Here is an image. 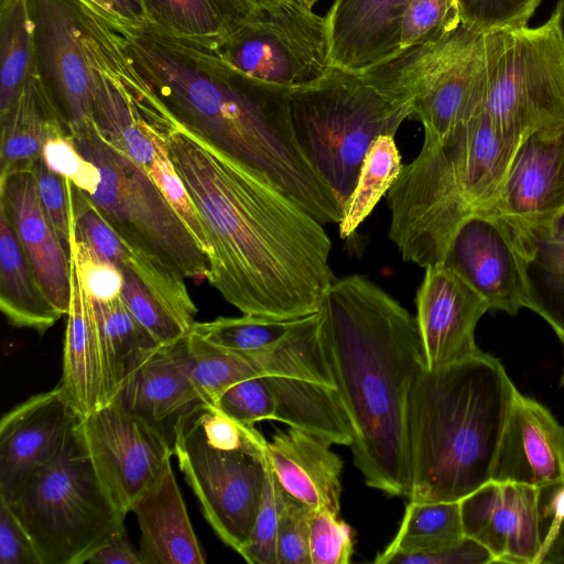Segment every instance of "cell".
<instances>
[{
    "label": "cell",
    "mask_w": 564,
    "mask_h": 564,
    "mask_svg": "<svg viewBox=\"0 0 564 564\" xmlns=\"http://www.w3.org/2000/svg\"><path fill=\"white\" fill-rule=\"evenodd\" d=\"M163 109L153 124L204 225L209 284L245 315L290 321L318 312L336 280L323 224Z\"/></svg>",
    "instance_id": "cell-1"
},
{
    "label": "cell",
    "mask_w": 564,
    "mask_h": 564,
    "mask_svg": "<svg viewBox=\"0 0 564 564\" xmlns=\"http://www.w3.org/2000/svg\"><path fill=\"white\" fill-rule=\"evenodd\" d=\"M110 25L141 78L180 123L258 173L323 225L341 220L343 206L296 139L290 89L249 77L216 48L150 23Z\"/></svg>",
    "instance_id": "cell-2"
},
{
    "label": "cell",
    "mask_w": 564,
    "mask_h": 564,
    "mask_svg": "<svg viewBox=\"0 0 564 564\" xmlns=\"http://www.w3.org/2000/svg\"><path fill=\"white\" fill-rule=\"evenodd\" d=\"M321 336L347 411L354 464L367 486L409 496L408 408L425 366L415 317L369 279H336L321 307Z\"/></svg>",
    "instance_id": "cell-3"
},
{
    "label": "cell",
    "mask_w": 564,
    "mask_h": 564,
    "mask_svg": "<svg viewBox=\"0 0 564 564\" xmlns=\"http://www.w3.org/2000/svg\"><path fill=\"white\" fill-rule=\"evenodd\" d=\"M522 143L505 135L481 109L444 137L424 140L388 192L389 237L406 262H444L464 223L481 218L533 263L508 214L506 191Z\"/></svg>",
    "instance_id": "cell-4"
},
{
    "label": "cell",
    "mask_w": 564,
    "mask_h": 564,
    "mask_svg": "<svg viewBox=\"0 0 564 564\" xmlns=\"http://www.w3.org/2000/svg\"><path fill=\"white\" fill-rule=\"evenodd\" d=\"M486 352L438 369L423 367L409 399L413 501H460L492 478L517 392Z\"/></svg>",
    "instance_id": "cell-5"
},
{
    "label": "cell",
    "mask_w": 564,
    "mask_h": 564,
    "mask_svg": "<svg viewBox=\"0 0 564 564\" xmlns=\"http://www.w3.org/2000/svg\"><path fill=\"white\" fill-rule=\"evenodd\" d=\"M267 441L216 405L202 402L174 432L173 455L218 538L237 553L246 545L262 500Z\"/></svg>",
    "instance_id": "cell-6"
},
{
    "label": "cell",
    "mask_w": 564,
    "mask_h": 564,
    "mask_svg": "<svg viewBox=\"0 0 564 564\" xmlns=\"http://www.w3.org/2000/svg\"><path fill=\"white\" fill-rule=\"evenodd\" d=\"M290 106L300 147L344 209L369 147L380 135H395L412 113L411 104L365 74L335 66L291 90Z\"/></svg>",
    "instance_id": "cell-7"
},
{
    "label": "cell",
    "mask_w": 564,
    "mask_h": 564,
    "mask_svg": "<svg viewBox=\"0 0 564 564\" xmlns=\"http://www.w3.org/2000/svg\"><path fill=\"white\" fill-rule=\"evenodd\" d=\"M76 427L7 502L42 564H85L124 529L127 513L98 479Z\"/></svg>",
    "instance_id": "cell-8"
},
{
    "label": "cell",
    "mask_w": 564,
    "mask_h": 564,
    "mask_svg": "<svg viewBox=\"0 0 564 564\" xmlns=\"http://www.w3.org/2000/svg\"><path fill=\"white\" fill-rule=\"evenodd\" d=\"M505 32L478 34L460 24L444 39L400 51L362 74L410 102V118L422 123L424 140H436L482 109Z\"/></svg>",
    "instance_id": "cell-9"
},
{
    "label": "cell",
    "mask_w": 564,
    "mask_h": 564,
    "mask_svg": "<svg viewBox=\"0 0 564 564\" xmlns=\"http://www.w3.org/2000/svg\"><path fill=\"white\" fill-rule=\"evenodd\" d=\"M82 154L99 170L96 191L86 195L113 230L135 251L185 278H206L207 254L148 172L112 147L91 120L72 130Z\"/></svg>",
    "instance_id": "cell-10"
},
{
    "label": "cell",
    "mask_w": 564,
    "mask_h": 564,
    "mask_svg": "<svg viewBox=\"0 0 564 564\" xmlns=\"http://www.w3.org/2000/svg\"><path fill=\"white\" fill-rule=\"evenodd\" d=\"M482 108L505 135L521 143L564 124V47L553 13L539 26L505 32Z\"/></svg>",
    "instance_id": "cell-11"
},
{
    "label": "cell",
    "mask_w": 564,
    "mask_h": 564,
    "mask_svg": "<svg viewBox=\"0 0 564 564\" xmlns=\"http://www.w3.org/2000/svg\"><path fill=\"white\" fill-rule=\"evenodd\" d=\"M216 50L245 75L290 90L318 82L333 67L327 18L302 0L258 8Z\"/></svg>",
    "instance_id": "cell-12"
},
{
    "label": "cell",
    "mask_w": 564,
    "mask_h": 564,
    "mask_svg": "<svg viewBox=\"0 0 564 564\" xmlns=\"http://www.w3.org/2000/svg\"><path fill=\"white\" fill-rule=\"evenodd\" d=\"M37 73L70 131L93 120L98 72L93 10L78 0H29Z\"/></svg>",
    "instance_id": "cell-13"
},
{
    "label": "cell",
    "mask_w": 564,
    "mask_h": 564,
    "mask_svg": "<svg viewBox=\"0 0 564 564\" xmlns=\"http://www.w3.org/2000/svg\"><path fill=\"white\" fill-rule=\"evenodd\" d=\"M76 429L98 479L124 513L173 455L158 429L115 402L80 417Z\"/></svg>",
    "instance_id": "cell-14"
},
{
    "label": "cell",
    "mask_w": 564,
    "mask_h": 564,
    "mask_svg": "<svg viewBox=\"0 0 564 564\" xmlns=\"http://www.w3.org/2000/svg\"><path fill=\"white\" fill-rule=\"evenodd\" d=\"M186 350L193 383L202 401L210 404L228 387L249 378L284 376L325 382L328 376L318 330L305 319L295 321L282 338L256 351L220 348L192 332Z\"/></svg>",
    "instance_id": "cell-15"
},
{
    "label": "cell",
    "mask_w": 564,
    "mask_h": 564,
    "mask_svg": "<svg viewBox=\"0 0 564 564\" xmlns=\"http://www.w3.org/2000/svg\"><path fill=\"white\" fill-rule=\"evenodd\" d=\"M487 301L511 316L527 308L562 338V328L532 283L527 262L489 221L471 218L456 232L446 260Z\"/></svg>",
    "instance_id": "cell-16"
},
{
    "label": "cell",
    "mask_w": 564,
    "mask_h": 564,
    "mask_svg": "<svg viewBox=\"0 0 564 564\" xmlns=\"http://www.w3.org/2000/svg\"><path fill=\"white\" fill-rule=\"evenodd\" d=\"M415 306L425 368L438 369L482 352L475 332L490 307L452 265L440 262L425 268Z\"/></svg>",
    "instance_id": "cell-17"
},
{
    "label": "cell",
    "mask_w": 564,
    "mask_h": 564,
    "mask_svg": "<svg viewBox=\"0 0 564 564\" xmlns=\"http://www.w3.org/2000/svg\"><path fill=\"white\" fill-rule=\"evenodd\" d=\"M508 217L533 263L539 241L564 219V124L529 137L507 183Z\"/></svg>",
    "instance_id": "cell-18"
},
{
    "label": "cell",
    "mask_w": 564,
    "mask_h": 564,
    "mask_svg": "<svg viewBox=\"0 0 564 564\" xmlns=\"http://www.w3.org/2000/svg\"><path fill=\"white\" fill-rule=\"evenodd\" d=\"M541 489L490 480L463 498V529L482 544L494 563L539 564L544 543Z\"/></svg>",
    "instance_id": "cell-19"
},
{
    "label": "cell",
    "mask_w": 564,
    "mask_h": 564,
    "mask_svg": "<svg viewBox=\"0 0 564 564\" xmlns=\"http://www.w3.org/2000/svg\"><path fill=\"white\" fill-rule=\"evenodd\" d=\"M80 416L57 384L3 414L0 422V499L10 502L29 476L48 462Z\"/></svg>",
    "instance_id": "cell-20"
},
{
    "label": "cell",
    "mask_w": 564,
    "mask_h": 564,
    "mask_svg": "<svg viewBox=\"0 0 564 564\" xmlns=\"http://www.w3.org/2000/svg\"><path fill=\"white\" fill-rule=\"evenodd\" d=\"M491 480L543 489L564 482V427L539 401L517 390Z\"/></svg>",
    "instance_id": "cell-21"
},
{
    "label": "cell",
    "mask_w": 564,
    "mask_h": 564,
    "mask_svg": "<svg viewBox=\"0 0 564 564\" xmlns=\"http://www.w3.org/2000/svg\"><path fill=\"white\" fill-rule=\"evenodd\" d=\"M0 205L43 292L62 315H67L70 302L69 254L42 208L32 167L13 170L0 177Z\"/></svg>",
    "instance_id": "cell-22"
},
{
    "label": "cell",
    "mask_w": 564,
    "mask_h": 564,
    "mask_svg": "<svg viewBox=\"0 0 564 564\" xmlns=\"http://www.w3.org/2000/svg\"><path fill=\"white\" fill-rule=\"evenodd\" d=\"M111 402L158 429L173 446L180 421L203 402L189 373L186 337L161 346Z\"/></svg>",
    "instance_id": "cell-23"
},
{
    "label": "cell",
    "mask_w": 564,
    "mask_h": 564,
    "mask_svg": "<svg viewBox=\"0 0 564 564\" xmlns=\"http://www.w3.org/2000/svg\"><path fill=\"white\" fill-rule=\"evenodd\" d=\"M406 2L408 0H343L332 4L326 18L333 66L362 73L397 53Z\"/></svg>",
    "instance_id": "cell-24"
},
{
    "label": "cell",
    "mask_w": 564,
    "mask_h": 564,
    "mask_svg": "<svg viewBox=\"0 0 564 564\" xmlns=\"http://www.w3.org/2000/svg\"><path fill=\"white\" fill-rule=\"evenodd\" d=\"M332 444L289 427L267 442V459L284 490L313 509L339 516L341 458Z\"/></svg>",
    "instance_id": "cell-25"
},
{
    "label": "cell",
    "mask_w": 564,
    "mask_h": 564,
    "mask_svg": "<svg viewBox=\"0 0 564 564\" xmlns=\"http://www.w3.org/2000/svg\"><path fill=\"white\" fill-rule=\"evenodd\" d=\"M70 302L64 343L63 375L58 383L80 417L106 404L105 360L94 301L85 290L74 258Z\"/></svg>",
    "instance_id": "cell-26"
},
{
    "label": "cell",
    "mask_w": 564,
    "mask_h": 564,
    "mask_svg": "<svg viewBox=\"0 0 564 564\" xmlns=\"http://www.w3.org/2000/svg\"><path fill=\"white\" fill-rule=\"evenodd\" d=\"M140 529L143 564H204L171 460L131 507Z\"/></svg>",
    "instance_id": "cell-27"
},
{
    "label": "cell",
    "mask_w": 564,
    "mask_h": 564,
    "mask_svg": "<svg viewBox=\"0 0 564 564\" xmlns=\"http://www.w3.org/2000/svg\"><path fill=\"white\" fill-rule=\"evenodd\" d=\"M0 177L13 170L32 167L50 135L70 131L39 73L0 115Z\"/></svg>",
    "instance_id": "cell-28"
},
{
    "label": "cell",
    "mask_w": 564,
    "mask_h": 564,
    "mask_svg": "<svg viewBox=\"0 0 564 564\" xmlns=\"http://www.w3.org/2000/svg\"><path fill=\"white\" fill-rule=\"evenodd\" d=\"M265 379L275 400V421L332 445L350 446V421L335 386L284 376Z\"/></svg>",
    "instance_id": "cell-29"
},
{
    "label": "cell",
    "mask_w": 564,
    "mask_h": 564,
    "mask_svg": "<svg viewBox=\"0 0 564 564\" xmlns=\"http://www.w3.org/2000/svg\"><path fill=\"white\" fill-rule=\"evenodd\" d=\"M0 310L15 327L45 333L62 314L43 292L0 205Z\"/></svg>",
    "instance_id": "cell-30"
},
{
    "label": "cell",
    "mask_w": 564,
    "mask_h": 564,
    "mask_svg": "<svg viewBox=\"0 0 564 564\" xmlns=\"http://www.w3.org/2000/svg\"><path fill=\"white\" fill-rule=\"evenodd\" d=\"M148 23L218 48L257 11L251 0H141Z\"/></svg>",
    "instance_id": "cell-31"
},
{
    "label": "cell",
    "mask_w": 564,
    "mask_h": 564,
    "mask_svg": "<svg viewBox=\"0 0 564 564\" xmlns=\"http://www.w3.org/2000/svg\"><path fill=\"white\" fill-rule=\"evenodd\" d=\"M93 301L100 328L107 404L163 345L132 315L121 294Z\"/></svg>",
    "instance_id": "cell-32"
},
{
    "label": "cell",
    "mask_w": 564,
    "mask_h": 564,
    "mask_svg": "<svg viewBox=\"0 0 564 564\" xmlns=\"http://www.w3.org/2000/svg\"><path fill=\"white\" fill-rule=\"evenodd\" d=\"M37 74L36 47L29 0H1L0 115Z\"/></svg>",
    "instance_id": "cell-33"
},
{
    "label": "cell",
    "mask_w": 564,
    "mask_h": 564,
    "mask_svg": "<svg viewBox=\"0 0 564 564\" xmlns=\"http://www.w3.org/2000/svg\"><path fill=\"white\" fill-rule=\"evenodd\" d=\"M464 536L459 501L409 500L398 532L373 562L380 564L395 553L436 550Z\"/></svg>",
    "instance_id": "cell-34"
},
{
    "label": "cell",
    "mask_w": 564,
    "mask_h": 564,
    "mask_svg": "<svg viewBox=\"0 0 564 564\" xmlns=\"http://www.w3.org/2000/svg\"><path fill=\"white\" fill-rule=\"evenodd\" d=\"M403 165L394 135H380L372 142L338 224L341 238H349L371 214L399 177Z\"/></svg>",
    "instance_id": "cell-35"
},
{
    "label": "cell",
    "mask_w": 564,
    "mask_h": 564,
    "mask_svg": "<svg viewBox=\"0 0 564 564\" xmlns=\"http://www.w3.org/2000/svg\"><path fill=\"white\" fill-rule=\"evenodd\" d=\"M293 322L294 319L281 321L243 314L241 317L195 322L191 332L217 347L250 352L278 341L289 332Z\"/></svg>",
    "instance_id": "cell-36"
},
{
    "label": "cell",
    "mask_w": 564,
    "mask_h": 564,
    "mask_svg": "<svg viewBox=\"0 0 564 564\" xmlns=\"http://www.w3.org/2000/svg\"><path fill=\"white\" fill-rule=\"evenodd\" d=\"M460 24L455 0H408L401 19L398 52L437 42Z\"/></svg>",
    "instance_id": "cell-37"
},
{
    "label": "cell",
    "mask_w": 564,
    "mask_h": 564,
    "mask_svg": "<svg viewBox=\"0 0 564 564\" xmlns=\"http://www.w3.org/2000/svg\"><path fill=\"white\" fill-rule=\"evenodd\" d=\"M151 126V138L154 143V153L148 174L169 204L185 223L200 248L208 257L210 248L199 214L173 165L162 134L152 123Z\"/></svg>",
    "instance_id": "cell-38"
},
{
    "label": "cell",
    "mask_w": 564,
    "mask_h": 564,
    "mask_svg": "<svg viewBox=\"0 0 564 564\" xmlns=\"http://www.w3.org/2000/svg\"><path fill=\"white\" fill-rule=\"evenodd\" d=\"M288 492L267 467L262 500L246 545L238 553L250 564H278V528Z\"/></svg>",
    "instance_id": "cell-39"
},
{
    "label": "cell",
    "mask_w": 564,
    "mask_h": 564,
    "mask_svg": "<svg viewBox=\"0 0 564 564\" xmlns=\"http://www.w3.org/2000/svg\"><path fill=\"white\" fill-rule=\"evenodd\" d=\"M123 275L121 297L132 315L161 344L169 345L186 337L188 332L152 294L139 276L127 267H119Z\"/></svg>",
    "instance_id": "cell-40"
},
{
    "label": "cell",
    "mask_w": 564,
    "mask_h": 564,
    "mask_svg": "<svg viewBox=\"0 0 564 564\" xmlns=\"http://www.w3.org/2000/svg\"><path fill=\"white\" fill-rule=\"evenodd\" d=\"M543 0H455L460 23L478 34L527 26Z\"/></svg>",
    "instance_id": "cell-41"
},
{
    "label": "cell",
    "mask_w": 564,
    "mask_h": 564,
    "mask_svg": "<svg viewBox=\"0 0 564 564\" xmlns=\"http://www.w3.org/2000/svg\"><path fill=\"white\" fill-rule=\"evenodd\" d=\"M41 158L52 172L68 180L86 195L94 193L99 185L98 167L82 154L70 131L50 135L42 147Z\"/></svg>",
    "instance_id": "cell-42"
},
{
    "label": "cell",
    "mask_w": 564,
    "mask_h": 564,
    "mask_svg": "<svg viewBox=\"0 0 564 564\" xmlns=\"http://www.w3.org/2000/svg\"><path fill=\"white\" fill-rule=\"evenodd\" d=\"M214 405L245 425L275 420V400L265 377L234 383L220 393Z\"/></svg>",
    "instance_id": "cell-43"
},
{
    "label": "cell",
    "mask_w": 564,
    "mask_h": 564,
    "mask_svg": "<svg viewBox=\"0 0 564 564\" xmlns=\"http://www.w3.org/2000/svg\"><path fill=\"white\" fill-rule=\"evenodd\" d=\"M354 553V534L349 524L326 509H314L310 525L312 564H348Z\"/></svg>",
    "instance_id": "cell-44"
},
{
    "label": "cell",
    "mask_w": 564,
    "mask_h": 564,
    "mask_svg": "<svg viewBox=\"0 0 564 564\" xmlns=\"http://www.w3.org/2000/svg\"><path fill=\"white\" fill-rule=\"evenodd\" d=\"M32 169L42 208L69 254L73 225L69 182L52 172L41 156Z\"/></svg>",
    "instance_id": "cell-45"
},
{
    "label": "cell",
    "mask_w": 564,
    "mask_h": 564,
    "mask_svg": "<svg viewBox=\"0 0 564 564\" xmlns=\"http://www.w3.org/2000/svg\"><path fill=\"white\" fill-rule=\"evenodd\" d=\"M69 254L74 258L83 285L93 300L109 301L121 294L123 284L121 269L98 254L84 241L75 239L73 230Z\"/></svg>",
    "instance_id": "cell-46"
},
{
    "label": "cell",
    "mask_w": 564,
    "mask_h": 564,
    "mask_svg": "<svg viewBox=\"0 0 564 564\" xmlns=\"http://www.w3.org/2000/svg\"><path fill=\"white\" fill-rule=\"evenodd\" d=\"M313 510L288 494L278 528V564H312L310 525Z\"/></svg>",
    "instance_id": "cell-47"
},
{
    "label": "cell",
    "mask_w": 564,
    "mask_h": 564,
    "mask_svg": "<svg viewBox=\"0 0 564 564\" xmlns=\"http://www.w3.org/2000/svg\"><path fill=\"white\" fill-rule=\"evenodd\" d=\"M490 552L478 541L464 536L446 546L419 553H395L380 564H490Z\"/></svg>",
    "instance_id": "cell-48"
},
{
    "label": "cell",
    "mask_w": 564,
    "mask_h": 564,
    "mask_svg": "<svg viewBox=\"0 0 564 564\" xmlns=\"http://www.w3.org/2000/svg\"><path fill=\"white\" fill-rule=\"evenodd\" d=\"M0 564H42L30 534L3 500H0Z\"/></svg>",
    "instance_id": "cell-49"
},
{
    "label": "cell",
    "mask_w": 564,
    "mask_h": 564,
    "mask_svg": "<svg viewBox=\"0 0 564 564\" xmlns=\"http://www.w3.org/2000/svg\"><path fill=\"white\" fill-rule=\"evenodd\" d=\"M542 268L545 281L564 294V223L544 235L539 241L536 261Z\"/></svg>",
    "instance_id": "cell-50"
},
{
    "label": "cell",
    "mask_w": 564,
    "mask_h": 564,
    "mask_svg": "<svg viewBox=\"0 0 564 564\" xmlns=\"http://www.w3.org/2000/svg\"><path fill=\"white\" fill-rule=\"evenodd\" d=\"M110 24L138 25L148 23L141 0H78Z\"/></svg>",
    "instance_id": "cell-51"
},
{
    "label": "cell",
    "mask_w": 564,
    "mask_h": 564,
    "mask_svg": "<svg viewBox=\"0 0 564 564\" xmlns=\"http://www.w3.org/2000/svg\"><path fill=\"white\" fill-rule=\"evenodd\" d=\"M88 564H143L140 552L137 551L121 530L102 546H100L87 561Z\"/></svg>",
    "instance_id": "cell-52"
},
{
    "label": "cell",
    "mask_w": 564,
    "mask_h": 564,
    "mask_svg": "<svg viewBox=\"0 0 564 564\" xmlns=\"http://www.w3.org/2000/svg\"><path fill=\"white\" fill-rule=\"evenodd\" d=\"M539 564H564V519L544 540Z\"/></svg>",
    "instance_id": "cell-53"
},
{
    "label": "cell",
    "mask_w": 564,
    "mask_h": 564,
    "mask_svg": "<svg viewBox=\"0 0 564 564\" xmlns=\"http://www.w3.org/2000/svg\"><path fill=\"white\" fill-rule=\"evenodd\" d=\"M556 19L557 29L564 47V0H558L553 11Z\"/></svg>",
    "instance_id": "cell-54"
},
{
    "label": "cell",
    "mask_w": 564,
    "mask_h": 564,
    "mask_svg": "<svg viewBox=\"0 0 564 564\" xmlns=\"http://www.w3.org/2000/svg\"><path fill=\"white\" fill-rule=\"evenodd\" d=\"M257 7L264 8L275 6L290 0H251Z\"/></svg>",
    "instance_id": "cell-55"
},
{
    "label": "cell",
    "mask_w": 564,
    "mask_h": 564,
    "mask_svg": "<svg viewBox=\"0 0 564 564\" xmlns=\"http://www.w3.org/2000/svg\"><path fill=\"white\" fill-rule=\"evenodd\" d=\"M308 8L313 9L318 0H302Z\"/></svg>",
    "instance_id": "cell-56"
},
{
    "label": "cell",
    "mask_w": 564,
    "mask_h": 564,
    "mask_svg": "<svg viewBox=\"0 0 564 564\" xmlns=\"http://www.w3.org/2000/svg\"><path fill=\"white\" fill-rule=\"evenodd\" d=\"M562 345H563V360H564V339L562 340ZM561 386H564V366H563V370H562V376H561Z\"/></svg>",
    "instance_id": "cell-57"
},
{
    "label": "cell",
    "mask_w": 564,
    "mask_h": 564,
    "mask_svg": "<svg viewBox=\"0 0 564 564\" xmlns=\"http://www.w3.org/2000/svg\"><path fill=\"white\" fill-rule=\"evenodd\" d=\"M340 1H343V0H334V1H333V4H337V3H339Z\"/></svg>",
    "instance_id": "cell-58"
}]
</instances>
